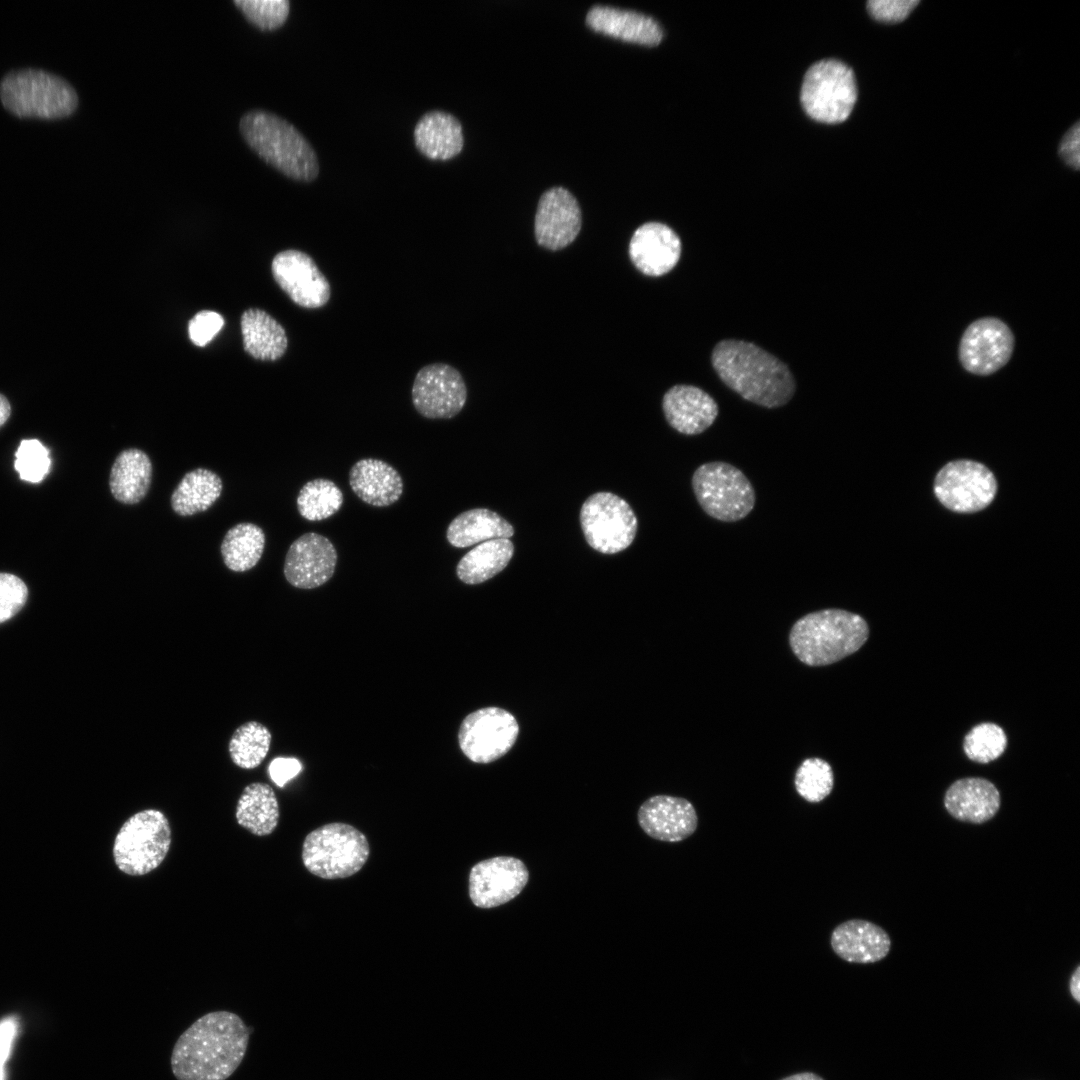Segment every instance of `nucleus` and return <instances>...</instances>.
<instances>
[{"mask_svg":"<svg viewBox=\"0 0 1080 1080\" xmlns=\"http://www.w3.org/2000/svg\"><path fill=\"white\" fill-rule=\"evenodd\" d=\"M300 515L309 521H320L335 514L343 504L340 488L331 480L318 478L300 489L297 500Z\"/></svg>","mask_w":1080,"mask_h":1080,"instance_id":"f704fd0d","label":"nucleus"},{"mask_svg":"<svg viewBox=\"0 0 1080 1080\" xmlns=\"http://www.w3.org/2000/svg\"><path fill=\"white\" fill-rule=\"evenodd\" d=\"M869 637V627L856 613L828 608L799 618L789 633L795 656L808 666H826L858 651Z\"/></svg>","mask_w":1080,"mask_h":1080,"instance_id":"20e7f679","label":"nucleus"},{"mask_svg":"<svg viewBox=\"0 0 1080 1080\" xmlns=\"http://www.w3.org/2000/svg\"><path fill=\"white\" fill-rule=\"evenodd\" d=\"M1069 990L1071 996L1077 1003H1080V966L1078 965L1075 971L1072 973L1069 980Z\"/></svg>","mask_w":1080,"mask_h":1080,"instance_id":"49530a36","label":"nucleus"},{"mask_svg":"<svg viewBox=\"0 0 1080 1080\" xmlns=\"http://www.w3.org/2000/svg\"><path fill=\"white\" fill-rule=\"evenodd\" d=\"M370 854L366 836L346 823L325 824L310 833L302 846V861L313 875L323 879L347 878L365 865Z\"/></svg>","mask_w":1080,"mask_h":1080,"instance_id":"423d86ee","label":"nucleus"},{"mask_svg":"<svg viewBox=\"0 0 1080 1080\" xmlns=\"http://www.w3.org/2000/svg\"><path fill=\"white\" fill-rule=\"evenodd\" d=\"M302 770V764L293 757H277L272 760L268 767L271 780L279 787H283L288 781L297 776Z\"/></svg>","mask_w":1080,"mask_h":1080,"instance_id":"37998d69","label":"nucleus"},{"mask_svg":"<svg viewBox=\"0 0 1080 1080\" xmlns=\"http://www.w3.org/2000/svg\"><path fill=\"white\" fill-rule=\"evenodd\" d=\"M780 1080H824L820 1075L813 1072H799L786 1076Z\"/></svg>","mask_w":1080,"mask_h":1080,"instance_id":"09e8293b","label":"nucleus"},{"mask_svg":"<svg viewBox=\"0 0 1080 1080\" xmlns=\"http://www.w3.org/2000/svg\"><path fill=\"white\" fill-rule=\"evenodd\" d=\"M272 735L269 729L257 721L240 725L232 734L228 751L232 762L242 769H254L266 758Z\"/></svg>","mask_w":1080,"mask_h":1080,"instance_id":"72a5a7b5","label":"nucleus"},{"mask_svg":"<svg viewBox=\"0 0 1080 1080\" xmlns=\"http://www.w3.org/2000/svg\"><path fill=\"white\" fill-rule=\"evenodd\" d=\"M944 807L960 822L984 824L999 811L1001 796L997 787L981 777H966L953 782L945 792Z\"/></svg>","mask_w":1080,"mask_h":1080,"instance_id":"5701e85b","label":"nucleus"},{"mask_svg":"<svg viewBox=\"0 0 1080 1080\" xmlns=\"http://www.w3.org/2000/svg\"><path fill=\"white\" fill-rule=\"evenodd\" d=\"M580 523L587 543L603 554L626 549L637 531V518L632 508L610 492L595 493L583 503Z\"/></svg>","mask_w":1080,"mask_h":1080,"instance_id":"9d476101","label":"nucleus"},{"mask_svg":"<svg viewBox=\"0 0 1080 1080\" xmlns=\"http://www.w3.org/2000/svg\"><path fill=\"white\" fill-rule=\"evenodd\" d=\"M171 845V828L165 814L145 809L133 814L119 829L113 844L116 866L130 876H142L158 868Z\"/></svg>","mask_w":1080,"mask_h":1080,"instance_id":"0eeeda50","label":"nucleus"},{"mask_svg":"<svg viewBox=\"0 0 1080 1080\" xmlns=\"http://www.w3.org/2000/svg\"><path fill=\"white\" fill-rule=\"evenodd\" d=\"M271 269L275 281L295 304L317 309L328 303L329 281L308 254L295 249L281 251Z\"/></svg>","mask_w":1080,"mask_h":1080,"instance_id":"dca6fc26","label":"nucleus"},{"mask_svg":"<svg viewBox=\"0 0 1080 1080\" xmlns=\"http://www.w3.org/2000/svg\"><path fill=\"white\" fill-rule=\"evenodd\" d=\"M223 317L215 312L203 310L195 314L188 325L190 340L197 346H205L221 330Z\"/></svg>","mask_w":1080,"mask_h":1080,"instance_id":"79ce46f5","label":"nucleus"},{"mask_svg":"<svg viewBox=\"0 0 1080 1080\" xmlns=\"http://www.w3.org/2000/svg\"><path fill=\"white\" fill-rule=\"evenodd\" d=\"M519 734L515 717L499 707L490 706L468 714L462 721L458 742L472 762L487 764L504 756Z\"/></svg>","mask_w":1080,"mask_h":1080,"instance_id":"f8f14e48","label":"nucleus"},{"mask_svg":"<svg viewBox=\"0 0 1080 1080\" xmlns=\"http://www.w3.org/2000/svg\"><path fill=\"white\" fill-rule=\"evenodd\" d=\"M337 564V552L325 536L309 532L289 547L283 572L286 580L299 589H314L331 579Z\"/></svg>","mask_w":1080,"mask_h":1080,"instance_id":"f3484780","label":"nucleus"},{"mask_svg":"<svg viewBox=\"0 0 1080 1080\" xmlns=\"http://www.w3.org/2000/svg\"><path fill=\"white\" fill-rule=\"evenodd\" d=\"M711 363L726 386L756 405L778 408L795 393V380L787 365L754 343L722 340L712 351Z\"/></svg>","mask_w":1080,"mask_h":1080,"instance_id":"f03ea898","label":"nucleus"},{"mask_svg":"<svg viewBox=\"0 0 1080 1080\" xmlns=\"http://www.w3.org/2000/svg\"><path fill=\"white\" fill-rule=\"evenodd\" d=\"M794 786L804 800L810 803L821 802L833 790L832 767L820 758L805 759L796 770Z\"/></svg>","mask_w":1080,"mask_h":1080,"instance_id":"c9c22d12","label":"nucleus"},{"mask_svg":"<svg viewBox=\"0 0 1080 1080\" xmlns=\"http://www.w3.org/2000/svg\"><path fill=\"white\" fill-rule=\"evenodd\" d=\"M800 100L812 119L828 124L843 122L857 100L852 69L835 59L814 63L804 76Z\"/></svg>","mask_w":1080,"mask_h":1080,"instance_id":"1a4fd4ad","label":"nucleus"},{"mask_svg":"<svg viewBox=\"0 0 1080 1080\" xmlns=\"http://www.w3.org/2000/svg\"><path fill=\"white\" fill-rule=\"evenodd\" d=\"M265 547V533L256 524L243 522L231 527L221 543L224 564L234 572H245L256 566Z\"/></svg>","mask_w":1080,"mask_h":1080,"instance_id":"473e14b6","label":"nucleus"},{"mask_svg":"<svg viewBox=\"0 0 1080 1080\" xmlns=\"http://www.w3.org/2000/svg\"><path fill=\"white\" fill-rule=\"evenodd\" d=\"M14 466L22 480L39 483L50 470L49 450L37 439H24L15 453Z\"/></svg>","mask_w":1080,"mask_h":1080,"instance_id":"58836bf2","label":"nucleus"},{"mask_svg":"<svg viewBox=\"0 0 1080 1080\" xmlns=\"http://www.w3.org/2000/svg\"><path fill=\"white\" fill-rule=\"evenodd\" d=\"M1007 746V736L997 724L985 722L976 725L965 736L963 750L967 757L978 763H989L1000 757Z\"/></svg>","mask_w":1080,"mask_h":1080,"instance_id":"e433bc0d","label":"nucleus"},{"mask_svg":"<svg viewBox=\"0 0 1080 1080\" xmlns=\"http://www.w3.org/2000/svg\"><path fill=\"white\" fill-rule=\"evenodd\" d=\"M933 489L937 500L947 509L973 513L991 504L997 481L982 463L960 459L948 462L939 470Z\"/></svg>","mask_w":1080,"mask_h":1080,"instance_id":"9b49d317","label":"nucleus"},{"mask_svg":"<svg viewBox=\"0 0 1080 1080\" xmlns=\"http://www.w3.org/2000/svg\"><path fill=\"white\" fill-rule=\"evenodd\" d=\"M681 240L666 224L647 222L638 227L629 242V257L644 275L659 277L670 272L681 256Z\"/></svg>","mask_w":1080,"mask_h":1080,"instance_id":"aec40b11","label":"nucleus"},{"mask_svg":"<svg viewBox=\"0 0 1080 1080\" xmlns=\"http://www.w3.org/2000/svg\"><path fill=\"white\" fill-rule=\"evenodd\" d=\"M637 817L648 836L664 842L683 841L698 826L693 804L685 798L669 795H655L644 801Z\"/></svg>","mask_w":1080,"mask_h":1080,"instance_id":"6ab92c4d","label":"nucleus"},{"mask_svg":"<svg viewBox=\"0 0 1080 1080\" xmlns=\"http://www.w3.org/2000/svg\"><path fill=\"white\" fill-rule=\"evenodd\" d=\"M152 470V462L143 450L129 448L121 451L110 472L112 496L123 504L139 503L150 489Z\"/></svg>","mask_w":1080,"mask_h":1080,"instance_id":"bb28decb","label":"nucleus"},{"mask_svg":"<svg viewBox=\"0 0 1080 1080\" xmlns=\"http://www.w3.org/2000/svg\"><path fill=\"white\" fill-rule=\"evenodd\" d=\"M0 97L9 111L21 117H64L78 106V95L69 82L35 68L7 73L0 82Z\"/></svg>","mask_w":1080,"mask_h":1080,"instance_id":"39448f33","label":"nucleus"},{"mask_svg":"<svg viewBox=\"0 0 1080 1080\" xmlns=\"http://www.w3.org/2000/svg\"><path fill=\"white\" fill-rule=\"evenodd\" d=\"M513 526L496 512L475 508L456 516L448 525L446 538L457 548H465L492 539H509Z\"/></svg>","mask_w":1080,"mask_h":1080,"instance_id":"c85d7f7f","label":"nucleus"},{"mask_svg":"<svg viewBox=\"0 0 1080 1080\" xmlns=\"http://www.w3.org/2000/svg\"><path fill=\"white\" fill-rule=\"evenodd\" d=\"M349 484L363 502L376 507L394 504L403 493L399 472L387 462L374 458L360 459L351 467Z\"/></svg>","mask_w":1080,"mask_h":1080,"instance_id":"a878e982","label":"nucleus"},{"mask_svg":"<svg viewBox=\"0 0 1080 1080\" xmlns=\"http://www.w3.org/2000/svg\"><path fill=\"white\" fill-rule=\"evenodd\" d=\"M223 483L220 476L206 468L187 472L174 489L170 503L179 516H192L208 510L220 497Z\"/></svg>","mask_w":1080,"mask_h":1080,"instance_id":"7c9ffc66","label":"nucleus"},{"mask_svg":"<svg viewBox=\"0 0 1080 1080\" xmlns=\"http://www.w3.org/2000/svg\"><path fill=\"white\" fill-rule=\"evenodd\" d=\"M16 1031L17 1023L13 1018H7L0 1023V1080H4V1067L9 1057Z\"/></svg>","mask_w":1080,"mask_h":1080,"instance_id":"a18cd8bd","label":"nucleus"},{"mask_svg":"<svg viewBox=\"0 0 1080 1080\" xmlns=\"http://www.w3.org/2000/svg\"><path fill=\"white\" fill-rule=\"evenodd\" d=\"M513 552L514 546L509 539L499 538L482 542L467 552L458 562L457 577L469 585L483 583L508 565Z\"/></svg>","mask_w":1080,"mask_h":1080,"instance_id":"2f4dec72","label":"nucleus"},{"mask_svg":"<svg viewBox=\"0 0 1080 1080\" xmlns=\"http://www.w3.org/2000/svg\"><path fill=\"white\" fill-rule=\"evenodd\" d=\"M233 4L252 25L263 31L282 27L290 13L288 0H234Z\"/></svg>","mask_w":1080,"mask_h":1080,"instance_id":"4c0bfd02","label":"nucleus"},{"mask_svg":"<svg viewBox=\"0 0 1080 1080\" xmlns=\"http://www.w3.org/2000/svg\"><path fill=\"white\" fill-rule=\"evenodd\" d=\"M918 4V0H870L867 10L877 21L898 23L905 20Z\"/></svg>","mask_w":1080,"mask_h":1080,"instance_id":"a19ab883","label":"nucleus"},{"mask_svg":"<svg viewBox=\"0 0 1080 1080\" xmlns=\"http://www.w3.org/2000/svg\"><path fill=\"white\" fill-rule=\"evenodd\" d=\"M11 414V405L5 395L0 393V427L5 424Z\"/></svg>","mask_w":1080,"mask_h":1080,"instance_id":"de8ad7c7","label":"nucleus"},{"mask_svg":"<svg viewBox=\"0 0 1080 1080\" xmlns=\"http://www.w3.org/2000/svg\"><path fill=\"white\" fill-rule=\"evenodd\" d=\"M241 332L245 351L255 359L275 361L288 348L283 326L266 311L249 308L241 316Z\"/></svg>","mask_w":1080,"mask_h":1080,"instance_id":"cd10ccee","label":"nucleus"},{"mask_svg":"<svg viewBox=\"0 0 1080 1080\" xmlns=\"http://www.w3.org/2000/svg\"><path fill=\"white\" fill-rule=\"evenodd\" d=\"M467 388L461 373L451 365L433 363L422 367L412 386V402L429 419H449L464 407Z\"/></svg>","mask_w":1080,"mask_h":1080,"instance_id":"4468645a","label":"nucleus"},{"mask_svg":"<svg viewBox=\"0 0 1080 1080\" xmlns=\"http://www.w3.org/2000/svg\"><path fill=\"white\" fill-rule=\"evenodd\" d=\"M834 953L842 960L871 964L890 952L891 939L879 925L864 919H850L837 925L830 936Z\"/></svg>","mask_w":1080,"mask_h":1080,"instance_id":"4be33fe9","label":"nucleus"},{"mask_svg":"<svg viewBox=\"0 0 1080 1080\" xmlns=\"http://www.w3.org/2000/svg\"><path fill=\"white\" fill-rule=\"evenodd\" d=\"M413 137L417 150L434 161L450 160L459 155L464 146L460 121L442 110L423 114L414 127Z\"/></svg>","mask_w":1080,"mask_h":1080,"instance_id":"393cba45","label":"nucleus"},{"mask_svg":"<svg viewBox=\"0 0 1080 1080\" xmlns=\"http://www.w3.org/2000/svg\"><path fill=\"white\" fill-rule=\"evenodd\" d=\"M586 23L596 32L631 43L655 46L663 38L654 18L632 10L596 5L587 13Z\"/></svg>","mask_w":1080,"mask_h":1080,"instance_id":"b1692460","label":"nucleus"},{"mask_svg":"<svg viewBox=\"0 0 1080 1080\" xmlns=\"http://www.w3.org/2000/svg\"><path fill=\"white\" fill-rule=\"evenodd\" d=\"M239 132L260 159L284 176L305 183L318 177L320 165L314 148L283 117L264 109L248 110L239 120Z\"/></svg>","mask_w":1080,"mask_h":1080,"instance_id":"7ed1b4c3","label":"nucleus"},{"mask_svg":"<svg viewBox=\"0 0 1080 1080\" xmlns=\"http://www.w3.org/2000/svg\"><path fill=\"white\" fill-rule=\"evenodd\" d=\"M28 597L26 584L17 576L0 573V624L16 615Z\"/></svg>","mask_w":1080,"mask_h":1080,"instance_id":"ea45409f","label":"nucleus"},{"mask_svg":"<svg viewBox=\"0 0 1080 1080\" xmlns=\"http://www.w3.org/2000/svg\"><path fill=\"white\" fill-rule=\"evenodd\" d=\"M528 879V869L518 858L497 856L485 859L470 870L469 897L478 908L498 907L520 894Z\"/></svg>","mask_w":1080,"mask_h":1080,"instance_id":"2eb2a0df","label":"nucleus"},{"mask_svg":"<svg viewBox=\"0 0 1080 1080\" xmlns=\"http://www.w3.org/2000/svg\"><path fill=\"white\" fill-rule=\"evenodd\" d=\"M249 1029L232 1012H209L194 1021L176 1040L171 1070L177 1080H226L241 1064Z\"/></svg>","mask_w":1080,"mask_h":1080,"instance_id":"f257e3e1","label":"nucleus"},{"mask_svg":"<svg viewBox=\"0 0 1080 1080\" xmlns=\"http://www.w3.org/2000/svg\"><path fill=\"white\" fill-rule=\"evenodd\" d=\"M235 817L256 836L271 834L279 821V804L272 787L262 782L247 785L238 799Z\"/></svg>","mask_w":1080,"mask_h":1080,"instance_id":"c756f323","label":"nucleus"},{"mask_svg":"<svg viewBox=\"0 0 1080 1080\" xmlns=\"http://www.w3.org/2000/svg\"><path fill=\"white\" fill-rule=\"evenodd\" d=\"M662 408L668 424L689 436L706 431L719 413L714 398L693 385L671 387L663 396Z\"/></svg>","mask_w":1080,"mask_h":1080,"instance_id":"412c9836","label":"nucleus"},{"mask_svg":"<svg viewBox=\"0 0 1080 1080\" xmlns=\"http://www.w3.org/2000/svg\"><path fill=\"white\" fill-rule=\"evenodd\" d=\"M582 225L580 206L576 198L562 187L543 193L535 214L534 231L537 243L556 251L570 245Z\"/></svg>","mask_w":1080,"mask_h":1080,"instance_id":"a211bd4d","label":"nucleus"},{"mask_svg":"<svg viewBox=\"0 0 1080 1080\" xmlns=\"http://www.w3.org/2000/svg\"><path fill=\"white\" fill-rule=\"evenodd\" d=\"M1059 155L1071 168L1080 166V125L1076 122L1064 135L1059 146Z\"/></svg>","mask_w":1080,"mask_h":1080,"instance_id":"c03bdc74","label":"nucleus"},{"mask_svg":"<svg viewBox=\"0 0 1080 1080\" xmlns=\"http://www.w3.org/2000/svg\"><path fill=\"white\" fill-rule=\"evenodd\" d=\"M1014 345V334L1004 321L982 317L964 330L958 349L959 361L967 372L988 376L1009 362Z\"/></svg>","mask_w":1080,"mask_h":1080,"instance_id":"ddd939ff","label":"nucleus"},{"mask_svg":"<svg viewBox=\"0 0 1080 1080\" xmlns=\"http://www.w3.org/2000/svg\"><path fill=\"white\" fill-rule=\"evenodd\" d=\"M692 489L702 510L721 522H737L755 507L756 494L748 477L723 461L701 464L692 475Z\"/></svg>","mask_w":1080,"mask_h":1080,"instance_id":"6e6552de","label":"nucleus"}]
</instances>
